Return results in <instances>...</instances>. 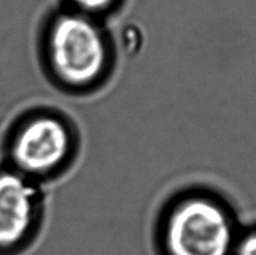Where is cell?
I'll use <instances>...</instances> for the list:
<instances>
[{
  "instance_id": "5",
  "label": "cell",
  "mask_w": 256,
  "mask_h": 255,
  "mask_svg": "<svg viewBox=\"0 0 256 255\" xmlns=\"http://www.w3.org/2000/svg\"><path fill=\"white\" fill-rule=\"evenodd\" d=\"M232 255H256V228L239 234Z\"/></svg>"
},
{
  "instance_id": "4",
  "label": "cell",
  "mask_w": 256,
  "mask_h": 255,
  "mask_svg": "<svg viewBox=\"0 0 256 255\" xmlns=\"http://www.w3.org/2000/svg\"><path fill=\"white\" fill-rule=\"evenodd\" d=\"M40 198L32 179L15 169L0 170V250L22 245L39 218Z\"/></svg>"
},
{
  "instance_id": "1",
  "label": "cell",
  "mask_w": 256,
  "mask_h": 255,
  "mask_svg": "<svg viewBox=\"0 0 256 255\" xmlns=\"http://www.w3.org/2000/svg\"><path fill=\"white\" fill-rule=\"evenodd\" d=\"M162 236L165 255H232L239 232L225 202L192 192L168 210Z\"/></svg>"
},
{
  "instance_id": "2",
  "label": "cell",
  "mask_w": 256,
  "mask_h": 255,
  "mask_svg": "<svg viewBox=\"0 0 256 255\" xmlns=\"http://www.w3.org/2000/svg\"><path fill=\"white\" fill-rule=\"evenodd\" d=\"M46 56L56 79L66 86L96 82L109 64V48L100 28L79 14L54 20L46 39Z\"/></svg>"
},
{
  "instance_id": "6",
  "label": "cell",
  "mask_w": 256,
  "mask_h": 255,
  "mask_svg": "<svg viewBox=\"0 0 256 255\" xmlns=\"http://www.w3.org/2000/svg\"><path fill=\"white\" fill-rule=\"evenodd\" d=\"M85 12H102L112 5V0H72Z\"/></svg>"
},
{
  "instance_id": "3",
  "label": "cell",
  "mask_w": 256,
  "mask_h": 255,
  "mask_svg": "<svg viewBox=\"0 0 256 255\" xmlns=\"http://www.w3.org/2000/svg\"><path fill=\"white\" fill-rule=\"evenodd\" d=\"M72 144V132L64 120L52 114L34 115L12 134V169L30 179L50 174L69 158Z\"/></svg>"
}]
</instances>
